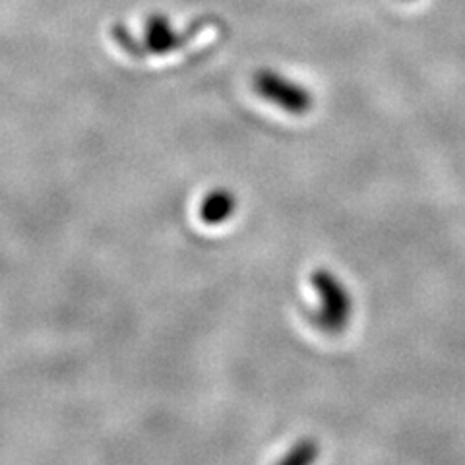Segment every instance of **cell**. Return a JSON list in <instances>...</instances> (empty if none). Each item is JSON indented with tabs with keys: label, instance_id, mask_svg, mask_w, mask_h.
Instances as JSON below:
<instances>
[{
	"label": "cell",
	"instance_id": "6da1fadb",
	"mask_svg": "<svg viewBox=\"0 0 465 465\" xmlns=\"http://www.w3.org/2000/svg\"><path fill=\"white\" fill-rule=\"evenodd\" d=\"M311 283L320 297V307L309 314V322L326 336H338L345 331L353 314L351 293L330 270H316Z\"/></svg>",
	"mask_w": 465,
	"mask_h": 465
},
{
	"label": "cell",
	"instance_id": "7a4b0ae2",
	"mask_svg": "<svg viewBox=\"0 0 465 465\" xmlns=\"http://www.w3.org/2000/svg\"><path fill=\"white\" fill-rule=\"evenodd\" d=\"M254 90L260 97L289 114H307L314 105V97L307 87L287 80L275 70H258L254 74Z\"/></svg>",
	"mask_w": 465,
	"mask_h": 465
},
{
	"label": "cell",
	"instance_id": "3957f363",
	"mask_svg": "<svg viewBox=\"0 0 465 465\" xmlns=\"http://www.w3.org/2000/svg\"><path fill=\"white\" fill-rule=\"evenodd\" d=\"M184 35H179L174 29L169 25L167 20L163 18H153L148 27H145V43L143 47L136 51L134 56H143V54H163L173 49H177L181 43L184 41Z\"/></svg>",
	"mask_w": 465,
	"mask_h": 465
},
{
	"label": "cell",
	"instance_id": "277c9868",
	"mask_svg": "<svg viewBox=\"0 0 465 465\" xmlns=\"http://www.w3.org/2000/svg\"><path fill=\"white\" fill-rule=\"evenodd\" d=\"M237 196L227 188H217L202 200L200 220L206 225H222L237 212Z\"/></svg>",
	"mask_w": 465,
	"mask_h": 465
},
{
	"label": "cell",
	"instance_id": "5b68a950",
	"mask_svg": "<svg viewBox=\"0 0 465 465\" xmlns=\"http://www.w3.org/2000/svg\"><path fill=\"white\" fill-rule=\"evenodd\" d=\"M320 454V448L314 440H301L293 448L289 450V454L282 458V463L285 465H307L312 463Z\"/></svg>",
	"mask_w": 465,
	"mask_h": 465
}]
</instances>
